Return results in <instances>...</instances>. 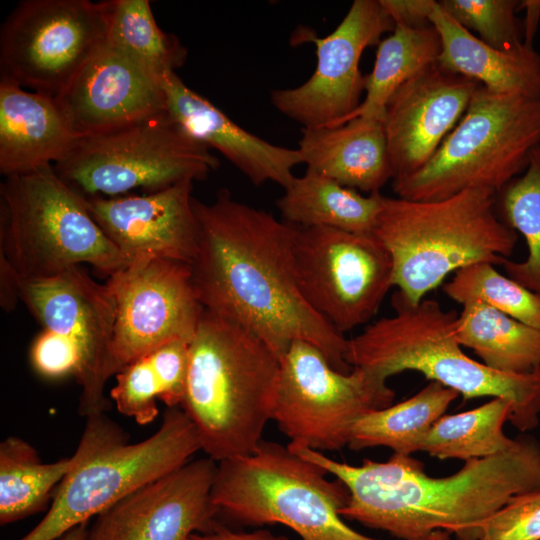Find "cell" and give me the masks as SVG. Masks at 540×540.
Masks as SVG:
<instances>
[{"label": "cell", "instance_id": "1", "mask_svg": "<svg viewBox=\"0 0 540 540\" xmlns=\"http://www.w3.org/2000/svg\"><path fill=\"white\" fill-rule=\"evenodd\" d=\"M198 248L192 278L204 309L243 327L280 358L297 340L316 346L338 371L348 339L302 295L293 253L294 225L218 191L212 203L194 198Z\"/></svg>", "mask_w": 540, "mask_h": 540}, {"label": "cell", "instance_id": "2", "mask_svg": "<svg viewBox=\"0 0 540 540\" xmlns=\"http://www.w3.org/2000/svg\"><path fill=\"white\" fill-rule=\"evenodd\" d=\"M297 455L339 479L349 491L345 520L382 530L396 540H422L437 530L477 540L481 527L517 495L540 490V444L531 437L497 455L466 461L454 474L430 477L421 461L394 454L355 466L288 444Z\"/></svg>", "mask_w": 540, "mask_h": 540}, {"label": "cell", "instance_id": "3", "mask_svg": "<svg viewBox=\"0 0 540 540\" xmlns=\"http://www.w3.org/2000/svg\"><path fill=\"white\" fill-rule=\"evenodd\" d=\"M280 358L253 333L204 309L189 344L180 408L216 462L252 453L272 411Z\"/></svg>", "mask_w": 540, "mask_h": 540}, {"label": "cell", "instance_id": "4", "mask_svg": "<svg viewBox=\"0 0 540 540\" xmlns=\"http://www.w3.org/2000/svg\"><path fill=\"white\" fill-rule=\"evenodd\" d=\"M395 313L381 318L348 339L345 360L387 381L414 370L459 393L465 400L492 397L512 405L509 421L520 431L539 424L540 369L529 374H506L466 355L458 342V314L434 299L410 303L398 291Z\"/></svg>", "mask_w": 540, "mask_h": 540}, {"label": "cell", "instance_id": "5", "mask_svg": "<svg viewBox=\"0 0 540 540\" xmlns=\"http://www.w3.org/2000/svg\"><path fill=\"white\" fill-rule=\"evenodd\" d=\"M495 197L482 188L429 201L383 195L372 234L388 250L394 286L406 300L420 302L466 266L509 259L518 234L497 216Z\"/></svg>", "mask_w": 540, "mask_h": 540}, {"label": "cell", "instance_id": "6", "mask_svg": "<svg viewBox=\"0 0 540 540\" xmlns=\"http://www.w3.org/2000/svg\"><path fill=\"white\" fill-rule=\"evenodd\" d=\"M327 474L288 445L262 440L252 453L218 462L211 500L218 516L244 526L281 524L302 540H381L345 522L349 491Z\"/></svg>", "mask_w": 540, "mask_h": 540}, {"label": "cell", "instance_id": "7", "mask_svg": "<svg viewBox=\"0 0 540 540\" xmlns=\"http://www.w3.org/2000/svg\"><path fill=\"white\" fill-rule=\"evenodd\" d=\"M0 255L27 281L50 279L81 263L110 277L130 263L53 165L1 183Z\"/></svg>", "mask_w": 540, "mask_h": 540}, {"label": "cell", "instance_id": "8", "mask_svg": "<svg viewBox=\"0 0 540 540\" xmlns=\"http://www.w3.org/2000/svg\"><path fill=\"white\" fill-rule=\"evenodd\" d=\"M82 435L87 454L59 484L44 518L19 540H57L201 450L180 407L168 408L159 429L141 442L128 444L125 432L104 414L88 417Z\"/></svg>", "mask_w": 540, "mask_h": 540}, {"label": "cell", "instance_id": "9", "mask_svg": "<svg viewBox=\"0 0 540 540\" xmlns=\"http://www.w3.org/2000/svg\"><path fill=\"white\" fill-rule=\"evenodd\" d=\"M540 145V100L479 84L453 130L428 163L392 181L397 197L439 200L467 189L499 193L526 168Z\"/></svg>", "mask_w": 540, "mask_h": 540}, {"label": "cell", "instance_id": "10", "mask_svg": "<svg viewBox=\"0 0 540 540\" xmlns=\"http://www.w3.org/2000/svg\"><path fill=\"white\" fill-rule=\"evenodd\" d=\"M219 166L207 146L162 109L120 126L78 137L54 165L85 197L153 193L184 180H203Z\"/></svg>", "mask_w": 540, "mask_h": 540}, {"label": "cell", "instance_id": "11", "mask_svg": "<svg viewBox=\"0 0 540 540\" xmlns=\"http://www.w3.org/2000/svg\"><path fill=\"white\" fill-rule=\"evenodd\" d=\"M394 397L385 380L359 367L338 371L316 346L297 340L280 357L272 420L290 445L336 451L349 445L362 415Z\"/></svg>", "mask_w": 540, "mask_h": 540}, {"label": "cell", "instance_id": "12", "mask_svg": "<svg viewBox=\"0 0 540 540\" xmlns=\"http://www.w3.org/2000/svg\"><path fill=\"white\" fill-rule=\"evenodd\" d=\"M109 1L24 0L0 31L1 78L52 98L107 39Z\"/></svg>", "mask_w": 540, "mask_h": 540}, {"label": "cell", "instance_id": "13", "mask_svg": "<svg viewBox=\"0 0 540 540\" xmlns=\"http://www.w3.org/2000/svg\"><path fill=\"white\" fill-rule=\"evenodd\" d=\"M293 253L305 300L343 334L368 322L394 286L392 258L373 234L294 225Z\"/></svg>", "mask_w": 540, "mask_h": 540}, {"label": "cell", "instance_id": "14", "mask_svg": "<svg viewBox=\"0 0 540 540\" xmlns=\"http://www.w3.org/2000/svg\"><path fill=\"white\" fill-rule=\"evenodd\" d=\"M20 300L42 326L70 344L79 356V413L86 418L109 407L104 389L115 375L112 344L116 302L109 285L99 284L79 266L53 278L19 279Z\"/></svg>", "mask_w": 540, "mask_h": 540}, {"label": "cell", "instance_id": "15", "mask_svg": "<svg viewBox=\"0 0 540 540\" xmlns=\"http://www.w3.org/2000/svg\"><path fill=\"white\" fill-rule=\"evenodd\" d=\"M116 302L112 344L115 375L174 340L191 341L204 311L191 265L140 257L108 278Z\"/></svg>", "mask_w": 540, "mask_h": 540}, {"label": "cell", "instance_id": "16", "mask_svg": "<svg viewBox=\"0 0 540 540\" xmlns=\"http://www.w3.org/2000/svg\"><path fill=\"white\" fill-rule=\"evenodd\" d=\"M395 27L379 0H355L333 32L317 37L306 30L296 36L316 47L311 77L294 88L273 90V106L303 128L344 124L361 103L364 79L359 63L364 50L379 44Z\"/></svg>", "mask_w": 540, "mask_h": 540}, {"label": "cell", "instance_id": "17", "mask_svg": "<svg viewBox=\"0 0 540 540\" xmlns=\"http://www.w3.org/2000/svg\"><path fill=\"white\" fill-rule=\"evenodd\" d=\"M218 462L190 460L98 516L88 540H188L217 526L211 500Z\"/></svg>", "mask_w": 540, "mask_h": 540}, {"label": "cell", "instance_id": "18", "mask_svg": "<svg viewBox=\"0 0 540 540\" xmlns=\"http://www.w3.org/2000/svg\"><path fill=\"white\" fill-rule=\"evenodd\" d=\"M478 85L436 62L394 92L382 120L392 181L428 163L464 115Z\"/></svg>", "mask_w": 540, "mask_h": 540}, {"label": "cell", "instance_id": "19", "mask_svg": "<svg viewBox=\"0 0 540 540\" xmlns=\"http://www.w3.org/2000/svg\"><path fill=\"white\" fill-rule=\"evenodd\" d=\"M193 181L166 189L115 197H85L106 237L130 262L150 256L191 264L198 248Z\"/></svg>", "mask_w": 540, "mask_h": 540}, {"label": "cell", "instance_id": "20", "mask_svg": "<svg viewBox=\"0 0 540 540\" xmlns=\"http://www.w3.org/2000/svg\"><path fill=\"white\" fill-rule=\"evenodd\" d=\"M54 99L77 138L166 108L162 79L107 43Z\"/></svg>", "mask_w": 540, "mask_h": 540}, {"label": "cell", "instance_id": "21", "mask_svg": "<svg viewBox=\"0 0 540 540\" xmlns=\"http://www.w3.org/2000/svg\"><path fill=\"white\" fill-rule=\"evenodd\" d=\"M166 109L196 140L218 150L253 184L274 182L285 188L303 164L298 149L272 144L243 129L176 74L162 78Z\"/></svg>", "mask_w": 540, "mask_h": 540}, {"label": "cell", "instance_id": "22", "mask_svg": "<svg viewBox=\"0 0 540 540\" xmlns=\"http://www.w3.org/2000/svg\"><path fill=\"white\" fill-rule=\"evenodd\" d=\"M76 138L54 98L0 79L2 175L54 165Z\"/></svg>", "mask_w": 540, "mask_h": 540}, {"label": "cell", "instance_id": "23", "mask_svg": "<svg viewBox=\"0 0 540 540\" xmlns=\"http://www.w3.org/2000/svg\"><path fill=\"white\" fill-rule=\"evenodd\" d=\"M298 151L307 170L368 192L392 180L383 122L356 117L339 126L303 128Z\"/></svg>", "mask_w": 540, "mask_h": 540}, {"label": "cell", "instance_id": "24", "mask_svg": "<svg viewBox=\"0 0 540 540\" xmlns=\"http://www.w3.org/2000/svg\"><path fill=\"white\" fill-rule=\"evenodd\" d=\"M441 40L437 63L491 91L540 100V54L532 46L493 48L458 24L439 5L429 16Z\"/></svg>", "mask_w": 540, "mask_h": 540}, {"label": "cell", "instance_id": "25", "mask_svg": "<svg viewBox=\"0 0 540 540\" xmlns=\"http://www.w3.org/2000/svg\"><path fill=\"white\" fill-rule=\"evenodd\" d=\"M382 197L380 192L364 196L306 169L284 188L277 207L283 220L295 226L372 234Z\"/></svg>", "mask_w": 540, "mask_h": 540}, {"label": "cell", "instance_id": "26", "mask_svg": "<svg viewBox=\"0 0 540 540\" xmlns=\"http://www.w3.org/2000/svg\"><path fill=\"white\" fill-rule=\"evenodd\" d=\"M190 341L174 340L135 359L116 374L110 396L117 410L146 425L158 415L157 400L180 407L186 386Z\"/></svg>", "mask_w": 540, "mask_h": 540}, {"label": "cell", "instance_id": "27", "mask_svg": "<svg viewBox=\"0 0 540 540\" xmlns=\"http://www.w3.org/2000/svg\"><path fill=\"white\" fill-rule=\"evenodd\" d=\"M87 451L88 441L82 435L71 457L43 463L36 449L24 439H4L0 444V524H10L46 509L53 499V489Z\"/></svg>", "mask_w": 540, "mask_h": 540}, {"label": "cell", "instance_id": "28", "mask_svg": "<svg viewBox=\"0 0 540 540\" xmlns=\"http://www.w3.org/2000/svg\"><path fill=\"white\" fill-rule=\"evenodd\" d=\"M455 333L491 369L529 374L540 369V328L527 325L481 302L462 305Z\"/></svg>", "mask_w": 540, "mask_h": 540}, {"label": "cell", "instance_id": "29", "mask_svg": "<svg viewBox=\"0 0 540 540\" xmlns=\"http://www.w3.org/2000/svg\"><path fill=\"white\" fill-rule=\"evenodd\" d=\"M458 396L455 390L430 381L412 397L362 415L353 427L348 447H386L394 454L412 455L420 451L427 432Z\"/></svg>", "mask_w": 540, "mask_h": 540}, {"label": "cell", "instance_id": "30", "mask_svg": "<svg viewBox=\"0 0 540 540\" xmlns=\"http://www.w3.org/2000/svg\"><path fill=\"white\" fill-rule=\"evenodd\" d=\"M440 53V36L431 24L422 27L395 25L392 34L379 42L373 69L365 75V97L347 121L356 117L382 121L394 92L436 63Z\"/></svg>", "mask_w": 540, "mask_h": 540}, {"label": "cell", "instance_id": "31", "mask_svg": "<svg viewBox=\"0 0 540 540\" xmlns=\"http://www.w3.org/2000/svg\"><path fill=\"white\" fill-rule=\"evenodd\" d=\"M511 411L508 400L492 398L475 409L444 415L427 432L420 451L438 459L464 462L502 453L516 442L503 429Z\"/></svg>", "mask_w": 540, "mask_h": 540}, {"label": "cell", "instance_id": "32", "mask_svg": "<svg viewBox=\"0 0 540 540\" xmlns=\"http://www.w3.org/2000/svg\"><path fill=\"white\" fill-rule=\"evenodd\" d=\"M106 43L159 79L187 57L179 39L158 26L149 0H110Z\"/></svg>", "mask_w": 540, "mask_h": 540}, {"label": "cell", "instance_id": "33", "mask_svg": "<svg viewBox=\"0 0 540 540\" xmlns=\"http://www.w3.org/2000/svg\"><path fill=\"white\" fill-rule=\"evenodd\" d=\"M497 194L503 222L523 236L527 247L524 260L505 259L500 266L540 297V145L531 152L525 170Z\"/></svg>", "mask_w": 540, "mask_h": 540}, {"label": "cell", "instance_id": "34", "mask_svg": "<svg viewBox=\"0 0 540 540\" xmlns=\"http://www.w3.org/2000/svg\"><path fill=\"white\" fill-rule=\"evenodd\" d=\"M443 291L461 305L478 301L527 325L540 328V297L501 274L491 263H475L459 269L443 286Z\"/></svg>", "mask_w": 540, "mask_h": 540}, {"label": "cell", "instance_id": "35", "mask_svg": "<svg viewBox=\"0 0 540 540\" xmlns=\"http://www.w3.org/2000/svg\"><path fill=\"white\" fill-rule=\"evenodd\" d=\"M442 9L458 24L474 30L487 45L514 51L523 43V28L516 17V0H442Z\"/></svg>", "mask_w": 540, "mask_h": 540}, {"label": "cell", "instance_id": "36", "mask_svg": "<svg viewBox=\"0 0 540 540\" xmlns=\"http://www.w3.org/2000/svg\"><path fill=\"white\" fill-rule=\"evenodd\" d=\"M477 540H540V490L510 499L485 521Z\"/></svg>", "mask_w": 540, "mask_h": 540}, {"label": "cell", "instance_id": "37", "mask_svg": "<svg viewBox=\"0 0 540 540\" xmlns=\"http://www.w3.org/2000/svg\"><path fill=\"white\" fill-rule=\"evenodd\" d=\"M30 361L38 374L49 379L76 377L80 366L79 356L70 344L43 330L31 346Z\"/></svg>", "mask_w": 540, "mask_h": 540}, {"label": "cell", "instance_id": "38", "mask_svg": "<svg viewBox=\"0 0 540 540\" xmlns=\"http://www.w3.org/2000/svg\"><path fill=\"white\" fill-rule=\"evenodd\" d=\"M379 3L395 25L422 27L430 24L429 16L437 1L379 0Z\"/></svg>", "mask_w": 540, "mask_h": 540}, {"label": "cell", "instance_id": "39", "mask_svg": "<svg viewBox=\"0 0 540 540\" xmlns=\"http://www.w3.org/2000/svg\"><path fill=\"white\" fill-rule=\"evenodd\" d=\"M188 540H291L283 535H276L267 529H256L250 532L235 531L222 523H218L209 532L194 533Z\"/></svg>", "mask_w": 540, "mask_h": 540}, {"label": "cell", "instance_id": "40", "mask_svg": "<svg viewBox=\"0 0 540 540\" xmlns=\"http://www.w3.org/2000/svg\"><path fill=\"white\" fill-rule=\"evenodd\" d=\"M20 300L19 277L7 259L0 255V303L5 311L15 309Z\"/></svg>", "mask_w": 540, "mask_h": 540}, {"label": "cell", "instance_id": "41", "mask_svg": "<svg viewBox=\"0 0 540 540\" xmlns=\"http://www.w3.org/2000/svg\"><path fill=\"white\" fill-rule=\"evenodd\" d=\"M519 9H525L526 11L523 26V43L527 46H532L540 20V0L519 1Z\"/></svg>", "mask_w": 540, "mask_h": 540}, {"label": "cell", "instance_id": "42", "mask_svg": "<svg viewBox=\"0 0 540 540\" xmlns=\"http://www.w3.org/2000/svg\"><path fill=\"white\" fill-rule=\"evenodd\" d=\"M88 522L82 523L65 532L57 540H88Z\"/></svg>", "mask_w": 540, "mask_h": 540}, {"label": "cell", "instance_id": "43", "mask_svg": "<svg viewBox=\"0 0 540 540\" xmlns=\"http://www.w3.org/2000/svg\"><path fill=\"white\" fill-rule=\"evenodd\" d=\"M422 540H451V533L444 530H437Z\"/></svg>", "mask_w": 540, "mask_h": 540}]
</instances>
